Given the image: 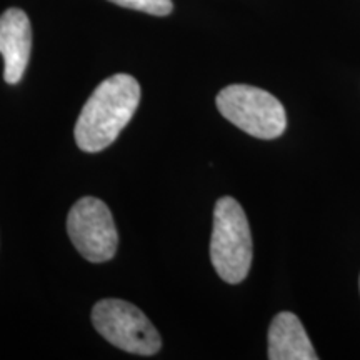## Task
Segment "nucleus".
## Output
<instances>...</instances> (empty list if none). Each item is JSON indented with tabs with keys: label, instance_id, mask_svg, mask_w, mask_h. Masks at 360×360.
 <instances>
[{
	"label": "nucleus",
	"instance_id": "obj_3",
	"mask_svg": "<svg viewBox=\"0 0 360 360\" xmlns=\"http://www.w3.org/2000/svg\"><path fill=\"white\" fill-rule=\"evenodd\" d=\"M217 109L229 122L252 137L272 141L287 127L285 109L267 90L252 85H229L217 96Z\"/></svg>",
	"mask_w": 360,
	"mask_h": 360
},
{
	"label": "nucleus",
	"instance_id": "obj_4",
	"mask_svg": "<svg viewBox=\"0 0 360 360\" xmlns=\"http://www.w3.org/2000/svg\"><path fill=\"white\" fill-rule=\"evenodd\" d=\"M96 330L112 345L129 354L154 355L162 347L157 328L135 305L120 299H103L92 309Z\"/></svg>",
	"mask_w": 360,
	"mask_h": 360
},
{
	"label": "nucleus",
	"instance_id": "obj_6",
	"mask_svg": "<svg viewBox=\"0 0 360 360\" xmlns=\"http://www.w3.org/2000/svg\"><path fill=\"white\" fill-rule=\"evenodd\" d=\"M32 51V27L20 8H8L0 15V53L4 57V80L15 85L24 77Z\"/></svg>",
	"mask_w": 360,
	"mask_h": 360
},
{
	"label": "nucleus",
	"instance_id": "obj_5",
	"mask_svg": "<svg viewBox=\"0 0 360 360\" xmlns=\"http://www.w3.org/2000/svg\"><path fill=\"white\" fill-rule=\"evenodd\" d=\"M72 244L89 262H107L115 255L119 236L109 207L96 197H84L72 205L67 217Z\"/></svg>",
	"mask_w": 360,
	"mask_h": 360
},
{
	"label": "nucleus",
	"instance_id": "obj_1",
	"mask_svg": "<svg viewBox=\"0 0 360 360\" xmlns=\"http://www.w3.org/2000/svg\"><path fill=\"white\" fill-rule=\"evenodd\" d=\"M141 102V85L129 74H115L97 85L75 122L80 150L96 154L119 137Z\"/></svg>",
	"mask_w": 360,
	"mask_h": 360
},
{
	"label": "nucleus",
	"instance_id": "obj_2",
	"mask_svg": "<svg viewBox=\"0 0 360 360\" xmlns=\"http://www.w3.org/2000/svg\"><path fill=\"white\" fill-rule=\"evenodd\" d=\"M210 259L219 277L227 283H240L252 265V233L240 204L222 197L214 209Z\"/></svg>",
	"mask_w": 360,
	"mask_h": 360
},
{
	"label": "nucleus",
	"instance_id": "obj_8",
	"mask_svg": "<svg viewBox=\"0 0 360 360\" xmlns=\"http://www.w3.org/2000/svg\"><path fill=\"white\" fill-rule=\"evenodd\" d=\"M109 2L115 4V6L132 8V11L146 12L150 15H169L172 12L174 4L172 0H109Z\"/></svg>",
	"mask_w": 360,
	"mask_h": 360
},
{
	"label": "nucleus",
	"instance_id": "obj_7",
	"mask_svg": "<svg viewBox=\"0 0 360 360\" xmlns=\"http://www.w3.org/2000/svg\"><path fill=\"white\" fill-rule=\"evenodd\" d=\"M270 360H317L319 355L295 314L281 312L269 328Z\"/></svg>",
	"mask_w": 360,
	"mask_h": 360
}]
</instances>
